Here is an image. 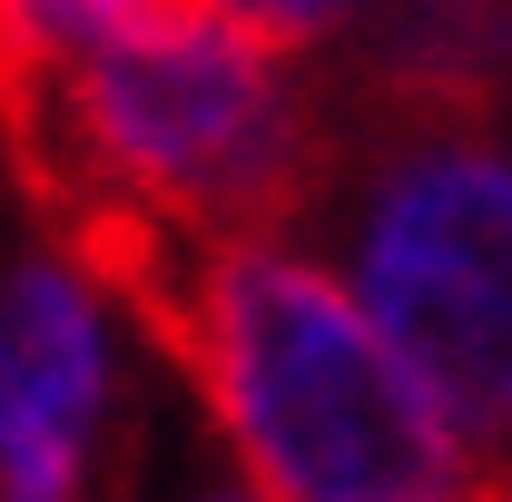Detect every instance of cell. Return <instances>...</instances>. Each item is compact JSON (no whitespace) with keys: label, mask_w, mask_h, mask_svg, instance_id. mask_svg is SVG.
<instances>
[{"label":"cell","mask_w":512,"mask_h":502,"mask_svg":"<svg viewBox=\"0 0 512 502\" xmlns=\"http://www.w3.org/2000/svg\"><path fill=\"white\" fill-rule=\"evenodd\" d=\"M119 306L188 365L237 483L266 502H493L503 473L306 227L99 237Z\"/></svg>","instance_id":"obj_1"},{"label":"cell","mask_w":512,"mask_h":502,"mask_svg":"<svg viewBox=\"0 0 512 502\" xmlns=\"http://www.w3.org/2000/svg\"><path fill=\"white\" fill-rule=\"evenodd\" d=\"M20 178L69 247L99 237H227L306 227L335 158V89H306L286 50L168 0L109 40L0 89Z\"/></svg>","instance_id":"obj_2"},{"label":"cell","mask_w":512,"mask_h":502,"mask_svg":"<svg viewBox=\"0 0 512 502\" xmlns=\"http://www.w3.org/2000/svg\"><path fill=\"white\" fill-rule=\"evenodd\" d=\"M306 227L512 483V109L335 99Z\"/></svg>","instance_id":"obj_3"},{"label":"cell","mask_w":512,"mask_h":502,"mask_svg":"<svg viewBox=\"0 0 512 502\" xmlns=\"http://www.w3.org/2000/svg\"><path fill=\"white\" fill-rule=\"evenodd\" d=\"M119 404V286L69 247L0 276V502L89 493Z\"/></svg>","instance_id":"obj_4"},{"label":"cell","mask_w":512,"mask_h":502,"mask_svg":"<svg viewBox=\"0 0 512 502\" xmlns=\"http://www.w3.org/2000/svg\"><path fill=\"white\" fill-rule=\"evenodd\" d=\"M335 60L365 109H512V0H375Z\"/></svg>","instance_id":"obj_5"},{"label":"cell","mask_w":512,"mask_h":502,"mask_svg":"<svg viewBox=\"0 0 512 502\" xmlns=\"http://www.w3.org/2000/svg\"><path fill=\"white\" fill-rule=\"evenodd\" d=\"M148 10H168V0H0V89L128 30V20H148Z\"/></svg>","instance_id":"obj_6"},{"label":"cell","mask_w":512,"mask_h":502,"mask_svg":"<svg viewBox=\"0 0 512 502\" xmlns=\"http://www.w3.org/2000/svg\"><path fill=\"white\" fill-rule=\"evenodd\" d=\"M197 10H217L227 30H247V40L286 50V60H335L375 0H197Z\"/></svg>","instance_id":"obj_7"},{"label":"cell","mask_w":512,"mask_h":502,"mask_svg":"<svg viewBox=\"0 0 512 502\" xmlns=\"http://www.w3.org/2000/svg\"><path fill=\"white\" fill-rule=\"evenodd\" d=\"M207 502H266V493H247V483H237V493H207Z\"/></svg>","instance_id":"obj_8"},{"label":"cell","mask_w":512,"mask_h":502,"mask_svg":"<svg viewBox=\"0 0 512 502\" xmlns=\"http://www.w3.org/2000/svg\"><path fill=\"white\" fill-rule=\"evenodd\" d=\"M20 502H89V493H20Z\"/></svg>","instance_id":"obj_9"},{"label":"cell","mask_w":512,"mask_h":502,"mask_svg":"<svg viewBox=\"0 0 512 502\" xmlns=\"http://www.w3.org/2000/svg\"><path fill=\"white\" fill-rule=\"evenodd\" d=\"M493 502H512V493H493Z\"/></svg>","instance_id":"obj_10"}]
</instances>
